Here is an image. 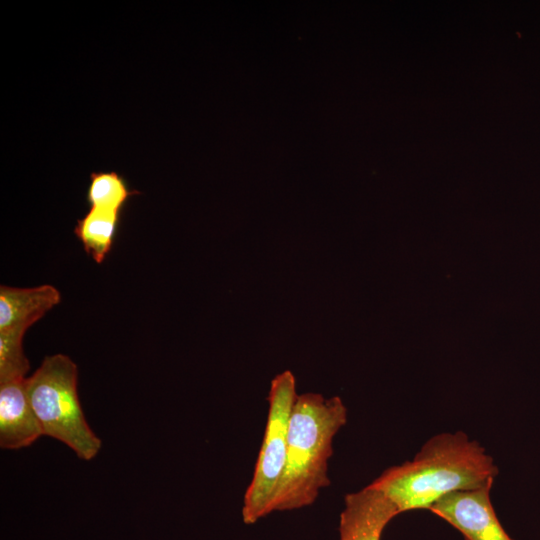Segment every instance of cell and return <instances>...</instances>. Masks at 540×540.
Wrapping results in <instances>:
<instances>
[{"label": "cell", "mask_w": 540, "mask_h": 540, "mask_svg": "<svg viewBox=\"0 0 540 540\" xmlns=\"http://www.w3.org/2000/svg\"><path fill=\"white\" fill-rule=\"evenodd\" d=\"M139 194L130 190L125 179L117 172H93L87 191L90 208H102L121 212L130 197Z\"/></svg>", "instance_id": "10"}, {"label": "cell", "mask_w": 540, "mask_h": 540, "mask_svg": "<svg viewBox=\"0 0 540 540\" xmlns=\"http://www.w3.org/2000/svg\"><path fill=\"white\" fill-rule=\"evenodd\" d=\"M498 469L485 449L468 436L441 433L429 439L413 460L392 466L369 486L405 512L428 509L443 496L494 481Z\"/></svg>", "instance_id": "1"}, {"label": "cell", "mask_w": 540, "mask_h": 540, "mask_svg": "<svg viewBox=\"0 0 540 540\" xmlns=\"http://www.w3.org/2000/svg\"><path fill=\"white\" fill-rule=\"evenodd\" d=\"M346 421L347 409L339 397L297 396L288 426L286 463L270 513L309 506L329 486L333 439Z\"/></svg>", "instance_id": "2"}, {"label": "cell", "mask_w": 540, "mask_h": 540, "mask_svg": "<svg viewBox=\"0 0 540 540\" xmlns=\"http://www.w3.org/2000/svg\"><path fill=\"white\" fill-rule=\"evenodd\" d=\"M43 435L30 404L26 378L0 382V446L16 450L28 447Z\"/></svg>", "instance_id": "7"}, {"label": "cell", "mask_w": 540, "mask_h": 540, "mask_svg": "<svg viewBox=\"0 0 540 540\" xmlns=\"http://www.w3.org/2000/svg\"><path fill=\"white\" fill-rule=\"evenodd\" d=\"M399 513L384 494L369 485L347 494L340 514V540H380L385 526Z\"/></svg>", "instance_id": "6"}, {"label": "cell", "mask_w": 540, "mask_h": 540, "mask_svg": "<svg viewBox=\"0 0 540 540\" xmlns=\"http://www.w3.org/2000/svg\"><path fill=\"white\" fill-rule=\"evenodd\" d=\"M297 396L295 377L290 371L274 377L263 441L252 480L244 494L242 518L246 524H254L270 513L286 463L288 426Z\"/></svg>", "instance_id": "4"}, {"label": "cell", "mask_w": 540, "mask_h": 540, "mask_svg": "<svg viewBox=\"0 0 540 540\" xmlns=\"http://www.w3.org/2000/svg\"><path fill=\"white\" fill-rule=\"evenodd\" d=\"M24 332H0V382L25 379L29 360L24 354L22 340Z\"/></svg>", "instance_id": "11"}, {"label": "cell", "mask_w": 540, "mask_h": 540, "mask_svg": "<svg viewBox=\"0 0 540 540\" xmlns=\"http://www.w3.org/2000/svg\"><path fill=\"white\" fill-rule=\"evenodd\" d=\"M61 294L52 285L31 288L0 287V332L26 330L59 304Z\"/></svg>", "instance_id": "8"}, {"label": "cell", "mask_w": 540, "mask_h": 540, "mask_svg": "<svg viewBox=\"0 0 540 540\" xmlns=\"http://www.w3.org/2000/svg\"><path fill=\"white\" fill-rule=\"evenodd\" d=\"M494 481L449 493L429 510L462 533L466 540H513L500 524L490 499Z\"/></svg>", "instance_id": "5"}, {"label": "cell", "mask_w": 540, "mask_h": 540, "mask_svg": "<svg viewBox=\"0 0 540 540\" xmlns=\"http://www.w3.org/2000/svg\"><path fill=\"white\" fill-rule=\"evenodd\" d=\"M78 369L67 355L46 356L26 378L30 404L43 435L52 437L83 460H92L101 449L99 437L89 427L77 391Z\"/></svg>", "instance_id": "3"}, {"label": "cell", "mask_w": 540, "mask_h": 540, "mask_svg": "<svg viewBox=\"0 0 540 540\" xmlns=\"http://www.w3.org/2000/svg\"><path fill=\"white\" fill-rule=\"evenodd\" d=\"M120 213L108 209L90 208L87 214L77 221L74 233L87 254L96 263H102L111 249Z\"/></svg>", "instance_id": "9"}]
</instances>
